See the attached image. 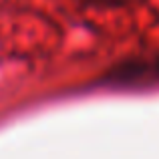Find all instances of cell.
Segmentation results:
<instances>
[{
	"label": "cell",
	"instance_id": "6da1fadb",
	"mask_svg": "<svg viewBox=\"0 0 159 159\" xmlns=\"http://www.w3.org/2000/svg\"><path fill=\"white\" fill-rule=\"evenodd\" d=\"M159 81V52L123 58L107 70L103 83L111 87H147Z\"/></svg>",
	"mask_w": 159,
	"mask_h": 159
}]
</instances>
